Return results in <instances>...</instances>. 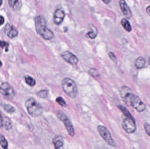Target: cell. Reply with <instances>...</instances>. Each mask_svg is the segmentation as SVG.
<instances>
[{
	"label": "cell",
	"instance_id": "obj_1",
	"mask_svg": "<svg viewBox=\"0 0 150 149\" xmlns=\"http://www.w3.org/2000/svg\"><path fill=\"white\" fill-rule=\"evenodd\" d=\"M35 29L38 34L44 39L49 40L54 37L53 31L47 27L46 22L42 15H38L35 18Z\"/></svg>",
	"mask_w": 150,
	"mask_h": 149
},
{
	"label": "cell",
	"instance_id": "obj_2",
	"mask_svg": "<svg viewBox=\"0 0 150 149\" xmlns=\"http://www.w3.org/2000/svg\"><path fill=\"white\" fill-rule=\"evenodd\" d=\"M25 106L28 113L32 117H38L43 113L42 106L33 98H30L27 100L25 101Z\"/></svg>",
	"mask_w": 150,
	"mask_h": 149
},
{
	"label": "cell",
	"instance_id": "obj_3",
	"mask_svg": "<svg viewBox=\"0 0 150 149\" xmlns=\"http://www.w3.org/2000/svg\"><path fill=\"white\" fill-rule=\"evenodd\" d=\"M63 91L71 98H75L78 94V88L75 81L69 78H65L62 81Z\"/></svg>",
	"mask_w": 150,
	"mask_h": 149
},
{
	"label": "cell",
	"instance_id": "obj_4",
	"mask_svg": "<svg viewBox=\"0 0 150 149\" xmlns=\"http://www.w3.org/2000/svg\"><path fill=\"white\" fill-rule=\"evenodd\" d=\"M98 130L101 137L109 146L112 147H116V143L113 140L111 134L107 128L104 126H99L98 127Z\"/></svg>",
	"mask_w": 150,
	"mask_h": 149
},
{
	"label": "cell",
	"instance_id": "obj_5",
	"mask_svg": "<svg viewBox=\"0 0 150 149\" xmlns=\"http://www.w3.org/2000/svg\"><path fill=\"white\" fill-rule=\"evenodd\" d=\"M57 116L60 120L64 123L65 127L69 135L71 136H74L75 133L74 127L67 115L62 111H59L57 112Z\"/></svg>",
	"mask_w": 150,
	"mask_h": 149
},
{
	"label": "cell",
	"instance_id": "obj_6",
	"mask_svg": "<svg viewBox=\"0 0 150 149\" xmlns=\"http://www.w3.org/2000/svg\"><path fill=\"white\" fill-rule=\"evenodd\" d=\"M0 93L8 99H12L15 97L14 88L8 82H3L0 85Z\"/></svg>",
	"mask_w": 150,
	"mask_h": 149
},
{
	"label": "cell",
	"instance_id": "obj_7",
	"mask_svg": "<svg viewBox=\"0 0 150 149\" xmlns=\"http://www.w3.org/2000/svg\"><path fill=\"white\" fill-rule=\"evenodd\" d=\"M120 95L125 104L127 106H130V101L134 95L131 89L126 86L122 87L120 90Z\"/></svg>",
	"mask_w": 150,
	"mask_h": 149
},
{
	"label": "cell",
	"instance_id": "obj_8",
	"mask_svg": "<svg viewBox=\"0 0 150 149\" xmlns=\"http://www.w3.org/2000/svg\"><path fill=\"white\" fill-rule=\"evenodd\" d=\"M122 127L127 134H131L134 133L136 130V125L134 118L126 117L122 121Z\"/></svg>",
	"mask_w": 150,
	"mask_h": 149
},
{
	"label": "cell",
	"instance_id": "obj_9",
	"mask_svg": "<svg viewBox=\"0 0 150 149\" xmlns=\"http://www.w3.org/2000/svg\"><path fill=\"white\" fill-rule=\"evenodd\" d=\"M130 106L133 107L137 112H143L146 109V105L138 96L135 95L133 96L130 101Z\"/></svg>",
	"mask_w": 150,
	"mask_h": 149
},
{
	"label": "cell",
	"instance_id": "obj_10",
	"mask_svg": "<svg viewBox=\"0 0 150 149\" xmlns=\"http://www.w3.org/2000/svg\"><path fill=\"white\" fill-rule=\"evenodd\" d=\"M61 57L65 61L73 65H75L78 63L77 57L68 51L63 52L61 54Z\"/></svg>",
	"mask_w": 150,
	"mask_h": 149
},
{
	"label": "cell",
	"instance_id": "obj_11",
	"mask_svg": "<svg viewBox=\"0 0 150 149\" xmlns=\"http://www.w3.org/2000/svg\"><path fill=\"white\" fill-rule=\"evenodd\" d=\"M65 17L64 10L61 8L57 9L54 14V22L57 25H59L63 22Z\"/></svg>",
	"mask_w": 150,
	"mask_h": 149
},
{
	"label": "cell",
	"instance_id": "obj_12",
	"mask_svg": "<svg viewBox=\"0 0 150 149\" xmlns=\"http://www.w3.org/2000/svg\"><path fill=\"white\" fill-rule=\"evenodd\" d=\"M119 3L120 9L124 15L128 19H130L132 17V12L125 0H120Z\"/></svg>",
	"mask_w": 150,
	"mask_h": 149
},
{
	"label": "cell",
	"instance_id": "obj_13",
	"mask_svg": "<svg viewBox=\"0 0 150 149\" xmlns=\"http://www.w3.org/2000/svg\"><path fill=\"white\" fill-rule=\"evenodd\" d=\"M5 34L11 38H13L18 36V32L17 30L9 24H7L5 25L4 29Z\"/></svg>",
	"mask_w": 150,
	"mask_h": 149
},
{
	"label": "cell",
	"instance_id": "obj_14",
	"mask_svg": "<svg viewBox=\"0 0 150 149\" xmlns=\"http://www.w3.org/2000/svg\"><path fill=\"white\" fill-rule=\"evenodd\" d=\"M53 143L55 149L60 148L64 145L63 138L61 136H57L53 140Z\"/></svg>",
	"mask_w": 150,
	"mask_h": 149
},
{
	"label": "cell",
	"instance_id": "obj_15",
	"mask_svg": "<svg viewBox=\"0 0 150 149\" xmlns=\"http://www.w3.org/2000/svg\"><path fill=\"white\" fill-rule=\"evenodd\" d=\"M146 63V60L144 58L142 57H139L136 60L135 66L137 69H141L144 67Z\"/></svg>",
	"mask_w": 150,
	"mask_h": 149
},
{
	"label": "cell",
	"instance_id": "obj_16",
	"mask_svg": "<svg viewBox=\"0 0 150 149\" xmlns=\"http://www.w3.org/2000/svg\"><path fill=\"white\" fill-rule=\"evenodd\" d=\"M121 24L123 28L125 29V30L127 31L128 32H130L132 31V26L127 19L126 18H122L121 20Z\"/></svg>",
	"mask_w": 150,
	"mask_h": 149
},
{
	"label": "cell",
	"instance_id": "obj_17",
	"mask_svg": "<svg viewBox=\"0 0 150 149\" xmlns=\"http://www.w3.org/2000/svg\"><path fill=\"white\" fill-rule=\"evenodd\" d=\"M98 33V31L97 28L93 24H91L90 26V31L87 33V36L90 38L94 39L97 37Z\"/></svg>",
	"mask_w": 150,
	"mask_h": 149
},
{
	"label": "cell",
	"instance_id": "obj_18",
	"mask_svg": "<svg viewBox=\"0 0 150 149\" xmlns=\"http://www.w3.org/2000/svg\"><path fill=\"white\" fill-rule=\"evenodd\" d=\"M25 83L31 87H33L36 85V81L35 79L30 76H26L25 78Z\"/></svg>",
	"mask_w": 150,
	"mask_h": 149
},
{
	"label": "cell",
	"instance_id": "obj_19",
	"mask_svg": "<svg viewBox=\"0 0 150 149\" xmlns=\"http://www.w3.org/2000/svg\"><path fill=\"white\" fill-rule=\"evenodd\" d=\"M0 145L4 149H7L8 148V141L4 136L0 134Z\"/></svg>",
	"mask_w": 150,
	"mask_h": 149
},
{
	"label": "cell",
	"instance_id": "obj_20",
	"mask_svg": "<svg viewBox=\"0 0 150 149\" xmlns=\"http://www.w3.org/2000/svg\"><path fill=\"white\" fill-rule=\"evenodd\" d=\"M118 107V108L121 110V111L126 116V117H129V118L133 117L130 113L129 112L128 110L125 107L122 106H119Z\"/></svg>",
	"mask_w": 150,
	"mask_h": 149
},
{
	"label": "cell",
	"instance_id": "obj_21",
	"mask_svg": "<svg viewBox=\"0 0 150 149\" xmlns=\"http://www.w3.org/2000/svg\"><path fill=\"white\" fill-rule=\"evenodd\" d=\"M89 73L92 77L95 78H99L100 76L99 72L95 68H91L89 70Z\"/></svg>",
	"mask_w": 150,
	"mask_h": 149
},
{
	"label": "cell",
	"instance_id": "obj_22",
	"mask_svg": "<svg viewBox=\"0 0 150 149\" xmlns=\"http://www.w3.org/2000/svg\"><path fill=\"white\" fill-rule=\"evenodd\" d=\"M3 108L6 112L9 113H12L15 111L14 107L9 104H4L3 106Z\"/></svg>",
	"mask_w": 150,
	"mask_h": 149
},
{
	"label": "cell",
	"instance_id": "obj_23",
	"mask_svg": "<svg viewBox=\"0 0 150 149\" xmlns=\"http://www.w3.org/2000/svg\"><path fill=\"white\" fill-rule=\"evenodd\" d=\"M37 94L40 98L45 99V98H47L48 95V91L46 90H40L37 92Z\"/></svg>",
	"mask_w": 150,
	"mask_h": 149
},
{
	"label": "cell",
	"instance_id": "obj_24",
	"mask_svg": "<svg viewBox=\"0 0 150 149\" xmlns=\"http://www.w3.org/2000/svg\"><path fill=\"white\" fill-rule=\"evenodd\" d=\"M56 101L57 103H59L62 106L66 107L67 106V103L66 101L64 100V99L61 97H59L56 99Z\"/></svg>",
	"mask_w": 150,
	"mask_h": 149
},
{
	"label": "cell",
	"instance_id": "obj_25",
	"mask_svg": "<svg viewBox=\"0 0 150 149\" xmlns=\"http://www.w3.org/2000/svg\"><path fill=\"white\" fill-rule=\"evenodd\" d=\"M9 44L4 41H0V47L2 49H5V51H8Z\"/></svg>",
	"mask_w": 150,
	"mask_h": 149
},
{
	"label": "cell",
	"instance_id": "obj_26",
	"mask_svg": "<svg viewBox=\"0 0 150 149\" xmlns=\"http://www.w3.org/2000/svg\"><path fill=\"white\" fill-rule=\"evenodd\" d=\"M108 57L110 58V59L113 61V62L116 63L117 61V58H116V56L115 55L114 53L112 52H110L108 54Z\"/></svg>",
	"mask_w": 150,
	"mask_h": 149
},
{
	"label": "cell",
	"instance_id": "obj_27",
	"mask_svg": "<svg viewBox=\"0 0 150 149\" xmlns=\"http://www.w3.org/2000/svg\"><path fill=\"white\" fill-rule=\"evenodd\" d=\"M144 130L146 134L150 137V125L148 123H145L144 125Z\"/></svg>",
	"mask_w": 150,
	"mask_h": 149
},
{
	"label": "cell",
	"instance_id": "obj_28",
	"mask_svg": "<svg viewBox=\"0 0 150 149\" xmlns=\"http://www.w3.org/2000/svg\"><path fill=\"white\" fill-rule=\"evenodd\" d=\"M18 0H8V3L9 6L11 8H14L17 3Z\"/></svg>",
	"mask_w": 150,
	"mask_h": 149
},
{
	"label": "cell",
	"instance_id": "obj_29",
	"mask_svg": "<svg viewBox=\"0 0 150 149\" xmlns=\"http://www.w3.org/2000/svg\"><path fill=\"white\" fill-rule=\"evenodd\" d=\"M4 120L1 114L0 113V128L3 126Z\"/></svg>",
	"mask_w": 150,
	"mask_h": 149
},
{
	"label": "cell",
	"instance_id": "obj_30",
	"mask_svg": "<svg viewBox=\"0 0 150 149\" xmlns=\"http://www.w3.org/2000/svg\"><path fill=\"white\" fill-rule=\"evenodd\" d=\"M4 22V17L0 15V25H2Z\"/></svg>",
	"mask_w": 150,
	"mask_h": 149
},
{
	"label": "cell",
	"instance_id": "obj_31",
	"mask_svg": "<svg viewBox=\"0 0 150 149\" xmlns=\"http://www.w3.org/2000/svg\"><path fill=\"white\" fill-rule=\"evenodd\" d=\"M101 1H102L104 3L106 4H109L111 2V0H101Z\"/></svg>",
	"mask_w": 150,
	"mask_h": 149
},
{
	"label": "cell",
	"instance_id": "obj_32",
	"mask_svg": "<svg viewBox=\"0 0 150 149\" xmlns=\"http://www.w3.org/2000/svg\"><path fill=\"white\" fill-rule=\"evenodd\" d=\"M146 12L150 15V6H148L146 8Z\"/></svg>",
	"mask_w": 150,
	"mask_h": 149
},
{
	"label": "cell",
	"instance_id": "obj_33",
	"mask_svg": "<svg viewBox=\"0 0 150 149\" xmlns=\"http://www.w3.org/2000/svg\"><path fill=\"white\" fill-rule=\"evenodd\" d=\"M2 0H0V7L2 5Z\"/></svg>",
	"mask_w": 150,
	"mask_h": 149
},
{
	"label": "cell",
	"instance_id": "obj_34",
	"mask_svg": "<svg viewBox=\"0 0 150 149\" xmlns=\"http://www.w3.org/2000/svg\"><path fill=\"white\" fill-rule=\"evenodd\" d=\"M148 63H149V66L150 67V58L149 59V62H148Z\"/></svg>",
	"mask_w": 150,
	"mask_h": 149
},
{
	"label": "cell",
	"instance_id": "obj_35",
	"mask_svg": "<svg viewBox=\"0 0 150 149\" xmlns=\"http://www.w3.org/2000/svg\"><path fill=\"white\" fill-rule=\"evenodd\" d=\"M1 65H2L1 63V61H0V66H1Z\"/></svg>",
	"mask_w": 150,
	"mask_h": 149
},
{
	"label": "cell",
	"instance_id": "obj_36",
	"mask_svg": "<svg viewBox=\"0 0 150 149\" xmlns=\"http://www.w3.org/2000/svg\"><path fill=\"white\" fill-rule=\"evenodd\" d=\"M147 1H150V0H147Z\"/></svg>",
	"mask_w": 150,
	"mask_h": 149
}]
</instances>
